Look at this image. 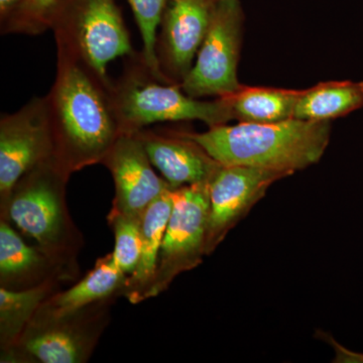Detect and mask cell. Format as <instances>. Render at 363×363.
Masks as SVG:
<instances>
[{
	"label": "cell",
	"mask_w": 363,
	"mask_h": 363,
	"mask_svg": "<svg viewBox=\"0 0 363 363\" xmlns=\"http://www.w3.org/2000/svg\"><path fill=\"white\" fill-rule=\"evenodd\" d=\"M57 74L45 95L55 159L69 174L101 164L121 135L112 85L84 64L57 52Z\"/></svg>",
	"instance_id": "obj_1"
},
{
	"label": "cell",
	"mask_w": 363,
	"mask_h": 363,
	"mask_svg": "<svg viewBox=\"0 0 363 363\" xmlns=\"http://www.w3.org/2000/svg\"><path fill=\"white\" fill-rule=\"evenodd\" d=\"M224 166L274 169L294 175L317 164L330 142V121L291 118L272 123L212 126L182 131Z\"/></svg>",
	"instance_id": "obj_2"
},
{
	"label": "cell",
	"mask_w": 363,
	"mask_h": 363,
	"mask_svg": "<svg viewBox=\"0 0 363 363\" xmlns=\"http://www.w3.org/2000/svg\"><path fill=\"white\" fill-rule=\"evenodd\" d=\"M70 176L55 157L40 162L21 177L1 207V219L13 222L64 271L80 240L66 203Z\"/></svg>",
	"instance_id": "obj_3"
},
{
	"label": "cell",
	"mask_w": 363,
	"mask_h": 363,
	"mask_svg": "<svg viewBox=\"0 0 363 363\" xmlns=\"http://www.w3.org/2000/svg\"><path fill=\"white\" fill-rule=\"evenodd\" d=\"M111 96L121 135L154 123L200 121L212 128L233 121L226 97L199 99L186 94L180 84L162 82L145 65L140 52L128 58L112 85Z\"/></svg>",
	"instance_id": "obj_4"
},
{
	"label": "cell",
	"mask_w": 363,
	"mask_h": 363,
	"mask_svg": "<svg viewBox=\"0 0 363 363\" xmlns=\"http://www.w3.org/2000/svg\"><path fill=\"white\" fill-rule=\"evenodd\" d=\"M51 30L57 52L84 64L109 84L108 64L138 52L116 0H62Z\"/></svg>",
	"instance_id": "obj_5"
},
{
	"label": "cell",
	"mask_w": 363,
	"mask_h": 363,
	"mask_svg": "<svg viewBox=\"0 0 363 363\" xmlns=\"http://www.w3.org/2000/svg\"><path fill=\"white\" fill-rule=\"evenodd\" d=\"M173 203L156 274L143 301L164 292L177 277L199 266L207 255L209 184L174 189Z\"/></svg>",
	"instance_id": "obj_6"
},
{
	"label": "cell",
	"mask_w": 363,
	"mask_h": 363,
	"mask_svg": "<svg viewBox=\"0 0 363 363\" xmlns=\"http://www.w3.org/2000/svg\"><path fill=\"white\" fill-rule=\"evenodd\" d=\"M245 13L240 0H218L206 37L182 89L194 98L224 97L240 88L238 78Z\"/></svg>",
	"instance_id": "obj_7"
},
{
	"label": "cell",
	"mask_w": 363,
	"mask_h": 363,
	"mask_svg": "<svg viewBox=\"0 0 363 363\" xmlns=\"http://www.w3.org/2000/svg\"><path fill=\"white\" fill-rule=\"evenodd\" d=\"M94 306L65 316L39 310L13 347L1 353V362H87L101 334L102 318L88 315Z\"/></svg>",
	"instance_id": "obj_8"
},
{
	"label": "cell",
	"mask_w": 363,
	"mask_h": 363,
	"mask_svg": "<svg viewBox=\"0 0 363 363\" xmlns=\"http://www.w3.org/2000/svg\"><path fill=\"white\" fill-rule=\"evenodd\" d=\"M47 99L35 97L0 119V205L18 180L40 162L54 159Z\"/></svg>",
	"instance_id": "obj_9"
},
{
	"label": "cell",
	"mask_w": 363,
	"mask_h": 363,
	"mask_svg": "<svg viewBox=\"0 0 363 363\" xmlns=\"http://www.w3.org/2000/svg\"><path fill=\"white\" fill-rule=\"evenodd\" d=\"M290 176L274 169L222 164L209 184L207 255H211L227 234L247 217L272 184Z\"/></svg>",
	"instance_id": "obj_10"
},
{
	"label": "cell",
	"mask_w": 363,
	"mask_h": 363,
	"mask_svg": "<svg viewBox=\"0 0 363 363\" xmlns=\"http://www.w3.org/2000/svg\"><path fill=\"white\" fill-rule=\"evenodd\" d=\"M218 0H168L157 35L156 56L162 78L180 84L194 65Z\"/></svg>",
	"instance_id": "obj_11"
},
{
	"label": "cell",
	"mask_w": 363,
	"mask_h": 363,
	"mask_svg": "<svg viewBox=\"0 0 363 363\" xmlns=\"http://www.w3.org/2000/svg\"><path fill=\"white\" fill-rule=\"evenodd\" d=\"M101 164L111 172L116 187L112 215L140 220L150 204L172 188L155 171L135 133L119 135Z\"/></svg>",
	"instance_id": "obj_12"
},
{
	"label": "cell",
	"mask_w": 363,
	"mask_h": 363,
	"mask_svg": "<svg viewBox=\"0 0 363 363\" xmlns=\"http://www.w3.org/2000/svg\"><path fill=\"white\" fill-rule=\"evenodd\" d=\"M135 135L152 166L173 189L210 184L222 167L201 145L182 131L159 133L145 128Z\"/></svg>",
	"instance_id": "obj_13"
},
{
	"label": "cell",
	"mask_w": 363,
	"mask_h": 363,
	"mask_svg": "<svg viewBox=\"0 0 363 363\" xmlns=\"http://www.w3.org/2000/svg\"><path fill=\"white\" fill-rule=\"evenodd\" d=\"M61 269L39 247L26 245L9 221L0 223V284L13 290L30 288L52 278H62Z\"/></svg>",
	"instance_id": "obj_14"
},
{
	"label": "cell",
	"mask_w": 363,
	"mask_h": 363,
	"mask_svg": "<svg viewBox=\"0 0 363 363\" xmlns=\"http://www.w3.org/2000/svg\"><path fill=\"white\" fill-rule=\"evenodd\" d=\"M128 276L114 262L112 253L98 259L94 269L75 286L55 293L40 308L52 316H65L106 302L113 295L123 294Z\"/></svg>",
	"instance_id": "obj_15"
},
{
	"label": "cell",
	"mask_w": 363,
	"mask_h": 363,
	"mask_svg": "<svg viewBox=\"0 0 363 363\" xmlns=\"http://www.w3.org/2000/svg\"><path fill=\"white\" fill-rule=\"evenodd\" d=\"M173 190L168 189L145 210L140 220L142 255L135 274L128 277L123 295L133 304L143 301L145 294L154 279L166 233L169 216L173 210Z\"/></svg>",
	"instance_id": "obj_16"
},
{
	"label": "cell",
	"mask_w": 363,
	"mask_h": 363,
	"mask_svg": "<svg viewBox=\"0 0 363 363\" xmlns=\"http://www.w3.org/2000/svg\"><path fill=\"white\" fill-rule=\"evenodd\" d=\"M302 90L274 87H248L226 97L233 119L238 123H272L295 118L296 106Z\"/></svg>",
	"instance_id": "obj_17"
},
{
	"label": "cell",
	"mask_w": 363,
	"mask_h": 363,
	"mask_svg": "<svg viewBox=\"0 0 363 363\" xmlns=\"http://www.w3.org/2000/svg\"><path fill=\"white\" fill-rule=\"evenodd\" d=\"M363 108V81H328L302 90L295 118L331 121Z\"/></svg>",
	"instance_id": "obj_18"
},
{
	"label": "cell",
	"mask_w": 363,
	"mask_h": 363,
	"mask_svg": "<svg viewBox=\"0 0 363 363\" xmlns=\"http://www.w3.org/2000/svg\"><path fill=\"white\" fill-rule=\"evenodd\" d=\"M52 278L30 288L13 290L0 288V345L1 353L13 347L28 325L57 289Z\"/></svg>",
	"instance_id": "obj_19"
},
{
	"label": "cell",
	"mask_w": 363,
	"mask_h": 363,
	"mask_svg": "<svg viewBox=\"0 0 363 363\" xmlns=\"http://www.w3.org/2000/svg\"><path fill=\"white\" fill-rule=\"evenodd\" d=\"M62 0H23L0 21L1 35H39L51 30L52 18Z\"/></svg>",
	"instance_id": "obj_20"
},
{
	"label": "cell",
	"mask_w": 363,
	"mask_h": 363,
	"mask_svg": "<svg viewBox=\"0 0 363 363\" xmlns=\"http://www.w3.org/2000/svg\"><path fill=\"white\" fill-rule=\"evenodd\" d=\"M143 40V62L155 77L166 82L160 72L156 56L157 30L168 0H128ZM167 83V82H166Z\"/></svg>",
	"instance_id": "obj_21"
},
{
	"label": "cell",
	"mask_w": 363,
	"mask_h": 363,
	"mask_svg": "<svg viewBox=\"0 0 363 363\" xmlns=\"http://www.w3.org/2000/svg\"><path fill=\"white\" fill-rule=\"evenodd\" d=\"M108 220L114 233L112 257L119 269L130 277L138 269L142 255L140 220L112 214H109Z\"/></svg>",
	"instance_id": "obj_22"
},
{
	"label": "cell",
	"mask_w": 363,
	"mask_h": 363,
	"mask_svg": "<svg viewBox=\"0 0 363 363\" xmlns=\"http://www.w3.org/2000/svg\"><path fill=\"white\" fill-rule=\"evenodd\" d=\"M23 0H0V21L6 20Z\"/></svg>",
	"instance_id": "obj_23"
}]
</instances>
